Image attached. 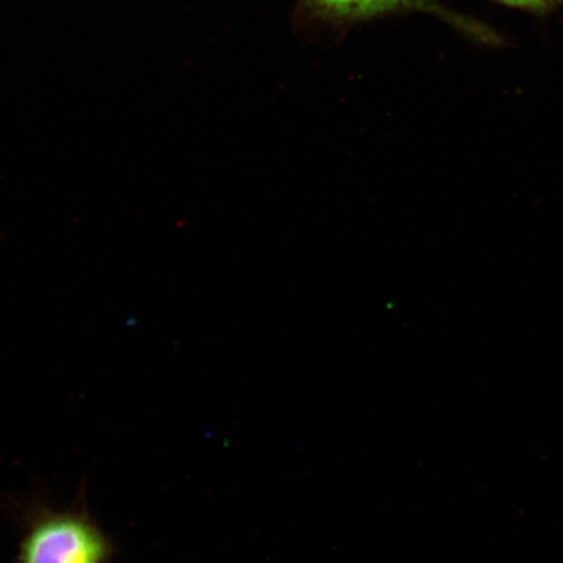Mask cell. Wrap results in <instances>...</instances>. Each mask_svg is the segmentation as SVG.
Wrapping results in <instances>:
<instances>
[{
  "mask_svg": "<svg viewBox=\"0 0 563 563\" xmlns=\"http://www.w3.org/2000/svg\"><path fill=\"white\" fill-rule=\"evenodd\" d=\"M117 548L84 509L34 512L20 541L16 563H111Z\"/></svg>",
  "mask_w": 563,
  "mask_h": 563,
  "instance_id": "6da1fadb",
  "label": "cell"
},
{
  "mask_svg": "<svg viewBox=\"0 0 563 563\" xmlns=\"http://www.w3.org/2000/svg\"><path fill=\"white\" fill-rule=\"evenodd\" d=\"M302 11L330 24H354L400 12H424L442 19L470 38L498 44L499 37L488 26L450 11L439 0H299Z\"/></svg>",
  "mask_w": 563,
  "mask_h": 563,
  "instance_id": "7a4b0ae2",
  "label": "cell"
},
{
  "mask_svg": "<svg viewBox=\"0 0 563 563\" xmlns=\"http://www.w3.org/2000/svg\"><path fill=\"white\" fill-rule=\"evenodd\" d=\"M496 2L512 7V9L530 12H548L563 4V0H496Z\"/></svg>",
  "mask_w": 563,
  "mask_h": 563,
  "instance_id": "3957f363",
  "label": "cell"
}]
</instances>
